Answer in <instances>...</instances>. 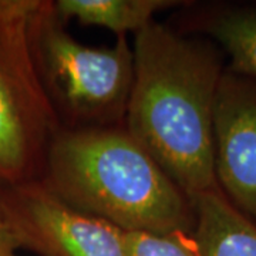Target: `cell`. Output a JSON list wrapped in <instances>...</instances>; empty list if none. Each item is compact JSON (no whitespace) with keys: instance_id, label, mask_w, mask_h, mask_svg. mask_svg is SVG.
<instances>
[{"instance_id":"obj_5","label":"cell","mask_w":256,"mask_h":256,"mask_svg":"<svg viewBox=\"0 0 256 256\" xmlns=\"http://www.w3.org/2000/svg\"><path fill=\"white\" fill-rule=\"evenodd\" d=\"M0 215L18 246L42 256H127L124 230L70 206L38 180L0 184Z\"/></svg>"},{"instance_id":"obj_1","label":"cell","mask_w":256,"mask_h":256,"mask_svg":"<svg viewBox=\"0 0 256 256\" xmlns=\"http://www.w3.org/2000/svg\"><path fill=\"white\" fill-rule=\"evenodd\" d=\"M126 130L190 198L220 188L214 161V104L220 54L152 22L134 42Z\"/></svg>"},{"instance_id":"obj_11","label":"cell","mask_w":256,"mask_h":256,"mask_svg":"<svg viewBox=\"0 0 256 256\" xmlns=\"http://www.w3.org/2000/svg\"><path fill=\"white\" fill-rule=\"evenodd\" d=\"M18 248H20L18 240L0 215V256H14Z\"/></svg>"},{"instance_id":"obj_2","label":"cell","mask_w":256,"mask_h":256,"mask_svg":"<svg viewBox=\"0 0 256 256\" xmlns=\"http://www.w3.org/2000/svg\"><path fill=\"white\" fill-rule=\"evenodd\" d=\"M38 181L124 232H194L190 198L126 128H62Z\"/></svg>"},{"instance_id":"obj_6","label":"cell","mask_w":256,"mask_h":256,"mask_svg":"<svg viewBox=\"0 0 256 256\" xmlns=\"http://www.w3.org/2000/svg\"><path fill=\"white\" fill-rule=\"evenodd\" d=\"M214 161L220 191L256 220V80L229 68L214 104Z\"/></svg>"},{"instance_id":"obj_3","label":"cell","mask_w":256,"mask_h":256,"mask_svg":"<svg viewBox=\"0 0 256 256\" xmlns=\"http://www.w3.org/2000/svg\"><path fill=\"white\" fill-rule=\"evenodd\" d=\"M54 2H38L30 22L37 68L58 117L73 128L110 127L126 117L134 78V53L127 36L112 47L77 42L63 26Z\"/></svg>"},{"instance_id":"obj_7","label":"cell","mask_w":256,"mask_h":256,"mask_svg":"<svg viewBox=\"0 0 256 256\" xmlns=\"http://www.w3.org/2000/svg\"><path fill=\"white\" fill-rule=\"evenodd\" d=\"M192 236L200 256H256V224L229 201L220 188L191 200Z\"/></svg>"},{"instance_id":"obj_8","label":"cell","mask_w":256,"mask_h":256,"mask_svg":"<svg viewBox=\"0 0 256 256\" xmlns=\"http://www.w3.org/2000/svg\"><path fill=\"white\" fill-rule=\"evenodd\" d=\"M180 4L171 0H58L54 8L63 20L76 18L82 24L100 26L127 36L146 28L154 22V14Z\"/></svg>"},{"instance_id":"obj_4","label":"cell","mask_w":256,"mask_h":256,"mask_svg":"<svg viewBox=\"0 0 256 256\" xmlns=\"http://www.w3.org/2000/svg\"><path fill=\"white\" fill-rule=\"evenodd\" d=\"M37 4L0 2V184L40 180L47 151L63 128L32 50Z\"/></svg>"},{"instance_id":"obj_9","label":"cell","mask_w":256,"mask_h":256,"mask_svg":"<svg viewBox=\"0 0 256 256\" xmlns=\"http://www.w3.org/2000/svg\"><path fill=\"white\" fill-rule=\"evenodd\" d=\"M230 58L229 70L256 80V10H228L208 18L202 28Z\"/></svg>"},{"instance_id":"obj_10","label":"cell","mask_w":256,"mask_h":256,"mask_svg":"<svg viewBox=\"0 0 256 256\" xmlns=\"http://www.w3.org/2000/svg\"><path fill=\"white\" fill-rule=\"evenodd\" d=\"M127 256H200L192 234L126 232Z\"/></svg>"}]
</instances>
